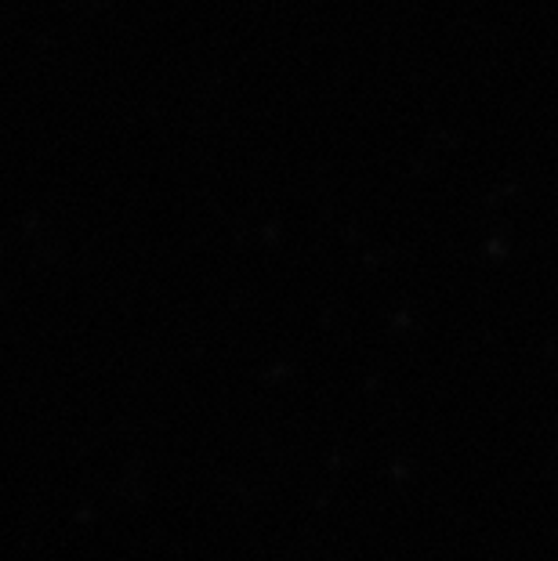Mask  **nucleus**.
<instances>
[]
</instances>
